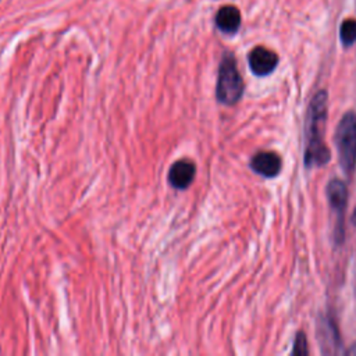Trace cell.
Returning <instances> with one entry per match:
<instances>
[{"mask_svg": "<svg viewBox=\"0 0 356 356\" xmlns=\"http://www.w3.org/2000/svg\"><path fill=\"white\" fill-rule=\"evenodd\" d=\"M325 90H318L310 100L306 125H305V152L303 160L307 168L323 167L331 159V152L324 142V131L327 122V102Z\"/></svg>", "mask_w": 356, "mask_h": 356, "instance_id": "6da1fadb", "label": "cell"}, {"mask_svg": "<svg viewBox=\"0 0 356 356\" xmlns=\"http://www.w3.org/2000/svg\"><path fill=\"white\" fill-rule=\"evenodd\" d=\"M335 147L338 161L343 172L350 177L356 167V113L348 111L342 115L335 131Z\"/></svg>", "mask_w": 356, "mask_h": 356, "instance_id": "7a4b0ae2", "label": "cell"}, {"mask_svg": "<svg viewBox=\"0 0 356 356\" xmlns=\"http://www.w3.org/2000/svg\"><path fill=\"white\" fill-rule=\"evenodd\" d=\"M243 89V79L236 67L235 57L227 53L220 63L216 97L220 103L225 106H232L241 100Z\"/></svg>", "mask_w": 356, "mask_h": 356, "instance_id": "3957f363", "label": "cell"}, {"mask_svg": "<svg viewBox=\"0 0 356 356\" xmlns=\"http://www.w3.org/2000/svg\"><path fill=\"white\" fill-rule=\"evenodd\" d=\"M327 199L331 210L335 214V227H334V239L339 245L343 241V214L348 204V189L343 181L331 179L327 185Z\"/></svg>", "mask_w": 356, "mask_h": 356, "instance_id": "277c9868", "label": "cell"}, {"mask_svg": "<svg viewBox=\"0 0 356 356\" xmlns=\"http://www.w3.org/2000/svg\"><path fill=\"white\" fill-rule=\"evenodd\" d=\"M248 63L254 75L267 76L277 68L278 56L267 47L257 46L250 50L248 56Z\"/></svg>", "mask_w": 356, "mask_h": 356, "instance_id": "5b68a950", "label": "cell"}, {"mask_svg": "<svg viewBox=\"0 0 356 356\" xmlns=\"http://www.w3.org/2000/svg\"><path fill=\"white\" fill-rule=\"evenodd\" d=\"M281 157L274 152H259L250 160V168L264 177V178H274L281 171Z\"/></svg>", "mask_w": 356, "mask_h": 356, "instance_id": "8992f818", "label": "cell"}, {"mask_svg": "<svg viewBox=\"0 0 356 356\" xmlns=\"http://www.w3.org/2000/svg\"><path fill=\"white\" fill-rule=\"evenodd\" d=\"M196 165L188 159L175 161L168 171V182L175 189H186L195 178Z\"/></svg>", "mask_w": 356, "mask_h": 356, "instance_id": "52a82bcc", "label": "cell"}, {"mask_svg": "<svg viewBox=\"0 0 356 356\" xmlns=\"http://www.w3.org/2000/svg\"><path fill=\"white\" fill-rule=\"evenodd\" d=\"M317 337L321 343V350L324 353H338L339 352V335L332 320L323 317L317 324Z\"/></svg>", "mask_w": 356, "mask_h": 356, "instance_id": "ba28073f", "label": "cell"}, {"mask_svg": "<svg viewBox=\"0 0 356 356\" xmlns=\"http://www.w3.org/2000/svg\"><path fill=\"white\" fill-rule=\"evenodd\" d=\"M217 28L228 35L235 33L241 26V13L234 6H224L216 14Z\"/></svg>", "mask_w": 356, "mask_h": 356, "instance_id": "9c48e42d", "label": "cell"}, {"mask_svg": "<svg viewBox=\"0 0 356 356\" xmlns=\"http://www.w3.org/2000/svg\"><path fill=\"white\" fill-rule=\"evenodd\" d=\"M339 39L345 47H349L356 42V19L348 18L341 24Z\"/></svg>", "mask_w": 356, "mask_h": 356, "instance_id": "30bf717a", "label": "cell"}, {"mask_svg": "<svg viewBox=\"0 0 356 356\" xmlns=\"http://www.w3.org/2000/svg\"><path fill=\"white\" fill-rule=\"evenodd\" d=\"M292 355H307L309 349H307V342H306V337L305 332H298L295 342H293V348H292Z\"/></svg>", "mask_w": 356, "mask_h": 356, "instance_id": "8fae6325", "label": "cell"}, {"mask_svg": "<svg viewBox=\"0 0 356 356\" xmlns=\"http://www.w3.org/2000/svg\"><path fill=\"white\" fill-rule=\"evenodd\" d=\"M348 355H356V343H353L348 350H346Z\"/></svg>", "mask_w": 356, "mask_h": 356, "instance_id": "7c38bea8", "label": "cell"}, {"mask_svg": "<svg viewBox=\"0 0 356 356\" xmlns=\"http://www.w3.org/2000/svg\"><path fill=\"white\" fill-rule=\"evenodd\" d=\"M352 222L356 225V209H355V211H353V214H352Z\"/></svg>", "mask_w": 356, "mask_h": 356, "instance_id": "4fadbf2b", "label": "cell"}]
</instances>
